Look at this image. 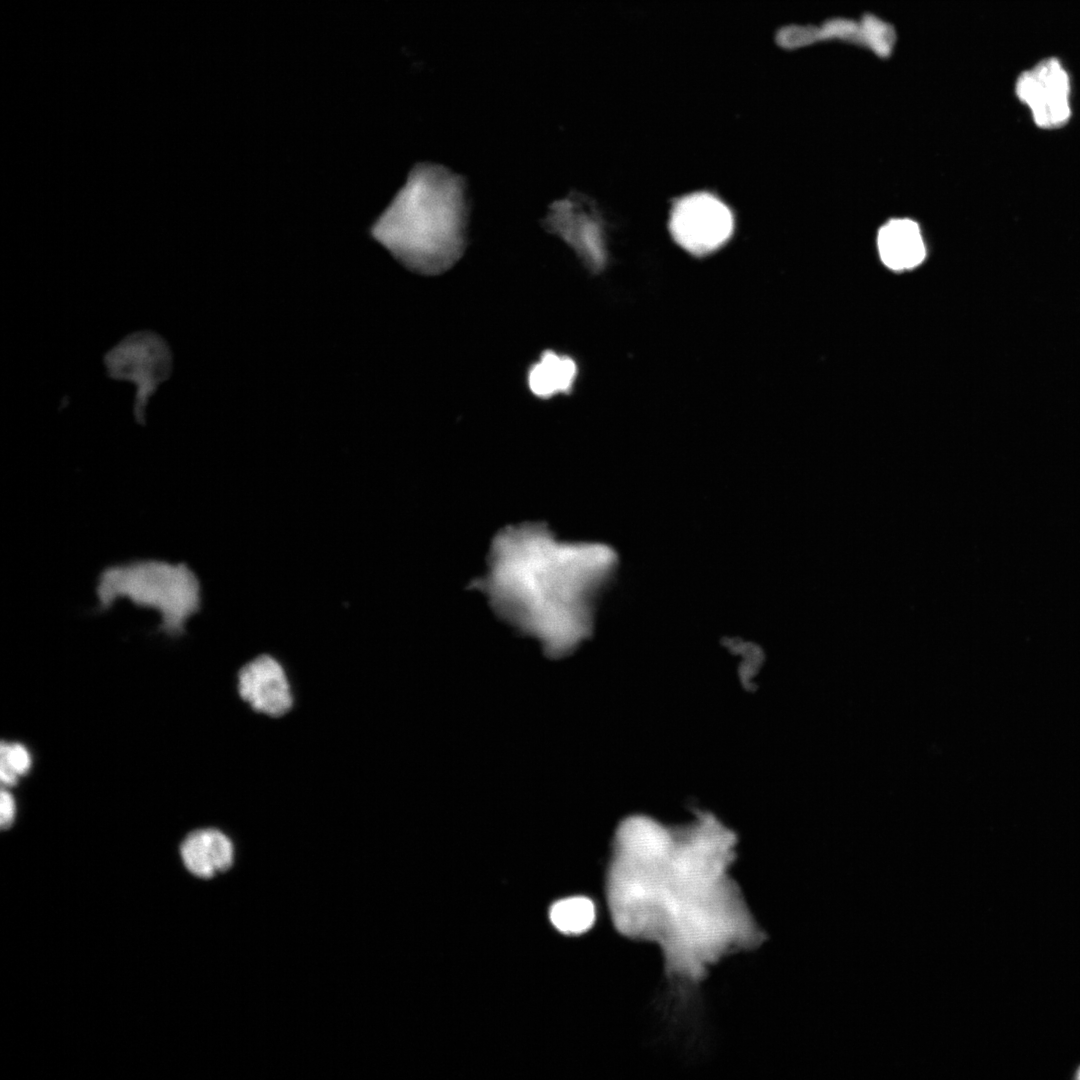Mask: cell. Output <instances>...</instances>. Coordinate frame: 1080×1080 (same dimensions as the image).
Masks as SVG:
<instances>
[{
    "instance_id": "1",
    "label": "cell",
    "mask_w": 1080,
    "mask_h": 1080,
    "mask_svg": "<svg viewBox=\"0 0 1080 1080\" xmlns=\"http://www.w3.org/2000/svg\"><path fill=\"white\" fill-rule=\"evenodd\" d=\"M610 564L606 548L562 541L543 523L527 522L494 536L487 570L473 587L498 618L558 658L591 632L594 603Z\"/></svg>"
},
{
    "instance_id": "2",
    "label": "cell",
    "mask_w": 1080,
    "mask_h": 1080,
    "mask_svg": "<svg viewBox=\"0 0 1080 1080\" xmlns=\"http://www.w3.org/2000/svg\"><path fill=\"white\" fill-rule=\"evenodd\" d=\"M469 209L463 176L440 164L420 163L372 234L409 270L442 274L465 252Z\"/></svg>"
},
{
    "instance_id": "3",
    "label": "cell",
    "mask_w": 1080,
    "mask_h": 1080,
    "mask_svg": "<svg viewBox=\"0 0 1080 1080\" xmlns=\"http://www.w3.org/2000/svg\"><path fill=\"white\" fill-rule=\"evenodd\" d=\"M98 610L109 609L118 598H127L139 607L156 610L158 630L177 638L187 621L199 611L201 588L197 576L183 563L138 560L107 567L96 587Z\"/></svg>"
},
{
    "instance_id": "4",
    "label": "cell",
    "mask_w": 1080,
    "mask_h": 1080,
    "mask_svg": "<svg viewBox=\"0 0 1080 1080\" xmlns=\"http://www.w3.org/2000/svg\"><path fill=\"white\" fill-rule=\"evenodd\" d=\"M544 228L574 251L587 269L602 271L608 262L605 222L586 195L570 192L554 201L543 220Z\"/></svg>"
},
{
    "instance_id": "5",
    "label": "cell",
    "mask_w": 1080,
    "mask_h": 1080,
    "mask_svg": "<svg viewBox=\"0 0 1080 1080\" xmlns=\"http://www.w3.org/2000/svg\"><path fill=\"white\" fill-rule=\"evenodd\" d=\"M734 216L720 198L709 192H695L676 200L670 211L669 230L673 240L695 256L721 248L734 231Z\"/></svg>"
},
{
    "instance_id": "6",
    "label": "cell",
    "mask_w": 1080,
    "mask_h": 1080,
    "mask_svg": "<svg viewBox=\"0 0 1080 1080\" xmlns=\"http://www.w3.org/2000/svg\"><path fill=\"white\" fill-rule=\"evenodd\" d=\"M1015 93L1040 129L1062 128L1071 119V79L1055 57L1022 72L1016 80Z\"/></svg>"
},
{
    "instance_id": "7",
    "label": "cell",
    "mask_w": 1080,
    "mask_h": 1080,
    "mask_svg": "<svg viewBox=\"0 0 1080 1080\" xmlns=\"http://www.w3.org/2000/svg\"><path fill=\"white\" fill-rule=\"evenodd\" d=\"M238 692L255 711L281 717L293 706V695L281 664L272 656L260 655L238 673Z\"/></svg>"
},
{
    "instance_id": "8",
    "label": "cell",
    "mask_w": 1080,
    "mask_h": 1080,
    "mask_svg": "<svg viewBox=\"0 0 1080 1080\" xmlns=\"http://www.w3.org/2000/svg\"><path fill=\"white\" fill-rule=\"evenodd\" d=\"M185 869L194 877L209 880L229 870L234 862L231 839L215 828L189 833L179 848Z\"/></svg>"
},
{
    "instance_id": "9",
    "label": "cell",
    "mask_w": 1080,
    "mask_h": 1080,
    "mask_svg": "<svg viewBox=\"0 0 1080 1080\" xmlns=\"http://www.w3.org/2000/svg\"><path fill=\"white\" fill-rule=\"evenodd\" d=\"M877 244L882 262L896 271L914 268L926 255L919 226L910 219L886 223L878 233Z\"/></svg>"
},
{
    "instance_id": "10",
    "label": "cell",
    "mask_w": 1080,
    "mask_h": 1080,
    "mask_svg": "<svg viewBox=\"0 0 1080 1080\" xmlns=\"http://www.w3.org/2000/svg\"><path fill=\"white\" fill-rule=\"evenodd\" d=\"M576 376L577 366L571 358L548 351L530 369L528 384L534 395L549 398L570 392Z\"/></svg>"
},
{
    "instance_id": "11",
    "label": "cell",
    "mask_w": 1080,
    "mask_h": 1080,
    "mask_svg": "<svg viewBox=\"0 0 1080 1080\" xmlns=\"http://www.w3.org/2000/svg\"><path fill=\"white\" fill-rule=\"evenodd\" d=\"M549 918L561 933L579 935L593 926L596 920L595 904L584 896L565 898L550 907Z\"/></svg>"
},
{
    "instance_id": "12",
    "label": "cell",
    "mask_w": 1080,
    "mask_h": 1080,
    "mask_svg": "<svg viewBox=\"0 0 1080 1080\" xmlns=\"http://www.w3.org/2000/svg\"><path fill=\"white\" fill-rule=\"evenodd\" d=\"M31 767L28 750L19 743L0 745V780L2 786H12L19 776L25 775Z\"/></svg>"
},
{
    "instance_id": "13",
    "label": "cell",
    "mask_w": 1080,
    "mask_h": 1080,
    "mask_svg": "<svg viewBox=\"0 0 1080 1080\" xmlns=\"http://www.w3.org/2000/svg\"><path fill=\"white\" fill-rule=\"evenodd\" d=\"M15 817V801L11 793L2 787L0 794V826L6 829L11 826Z\"/></svg>"
},
{
    "instance_id": "14",
    "label": "cell",
    "mask_w": 1080,
    "mask_h": 1080,
    "mask_svg": "<svg viewBox=\"0 0 1080 1080\" xmlns=\"http://www.w3.org/2000/svg\"><path fill=\"white\" fill-rule=\"evenodd\" d=\"M1073 1078L1077 1079V1080H1080V1064L1074 1070Z\"/></svg>"
}]
</instances>
